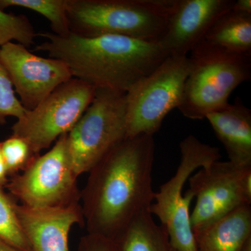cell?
Returning a JSON list of instances; mask_svg holds the SVG:
<instances>
[{
  "label": "cell",
  "instance_id": "6da1fadb",
  "mask_svg": "<svg viewBox=\"0 0 251 251\" xmlns=\"http://www.w3.org/2000/svg\"><path fill=\"white\" fill-rule=\"evenodd\" d=\"M153 135L126 138L89 172L80 205L87 233L116 242L154 201Z\"/></svg>",
  "mask_w": 251,
  "mask_h": 251
},
{
  "label": "cell",
  "instance_id": "7a4b0ae2",
  "mask_svg": "<svg viewBox=\"0 0 251 251\" xmlns=\"http://www.w3.org/2000/svg\"><path fill=\"white\" fill-rule=\"evenodd\" d=\"M46 40L33 51L65 63L72 77L93 86L126 93L169 57L160 42L128 36L82 37L37 33Z\"/></svg>",
  "mask_w": 251,
  "mask_h": 251
},
{
  "label": "cell",
  "instance_id": "3957f363",
  "mask_svg": "<svg viewBox=\"0 0 251 251\" xmlns=\"http://www.w3.org/2000/svg\"><path fill=\"white\" fill-rule=\"evenodd\" d=\"M176 0H69L71 33L82 37L128 36L160 42Z\"/></svg>",
  "mask_w": 251,
  "mask_h": 251
},
{
  "label": "cell",
  "instance_id": "277c9868",
  "mask_svg": "<svg viewBox=\"0 0 251 251\" xmlns=\"http://www.w3.org/2000/svg\"><path fill=\"white\" fill-rule=\"evenodd\" d=\"M189 75L178 110L202 120L224 108L234 89L251 80V54L231 52L205 40L191 51Z\"/></svg>",
  "mask_w": 251,
  "mask_h": 251
},
{
  "label": "cell",
  "instance_id": "5b68a950",
  "mask_svg": "<svg viewBox=\"0 0 251 251\" xmlns=\"http://www.w3.org/2000/svg\"><path fill=\"white\" fill-rule=\"evenodd\" d=\"M126 138V93L97 89L92 103L67 134L75 174L88 173Z\"/></svg>",
  "mask_w": 251,
  "mask_h": 251
},
{
  "label": "cell",
  "instance_id": "8992f818",
  "mask_svg": "<svg viewBox=\"0 0 251 251\" xmlns=\"http://www.w3.org/2000/svg\"><path fill=\"white\" fill-rule=\"evenodd\" d=\"M179 149L181 159L176 173L155 193L150 211L160 220L178 251H197L190 219L194 196L189 190L183 193V189L195 171L219 161L221 154L219 148L202 143L192 135L180 143Z\"/></svg>",
  "mask_w": 251,
  "mask_h": 251
},
{
  "label": "cell",
  "instance_id": "52a82bcc",
  "mask_svg": "<svg viewBox=\"0 0 251 251\" xmlns=\"http://www.w3.org/2000/svg\"><path fill=\"white\" fill-rule=\"evenodd\" d=\"M67 134L59 137L24 171L9 178L5 188L20 204L37 209L80 204L78 176L68 150Z\"/></svg>",
  "mask_w": 251,
  "mask_h": 251
},
{
  "label": "cell",
  "instance_id": "ba28073f",
  "mask_svg": "<svg viewBox=\"0 0 251 251\" xmlns=\"http://www.w3.org/2000/svg\"><path fill=\"white\" fill-rule=\"evenodd\" d=\"M190 69L188 57H168L126 93V138L159 130L166 115L179 105Z\"/></svg>",
  "mask_w": 251,
  "mask_h": 251
},
{
  "label": "cell",
  "instance_id": "9c48e42d",
  "mask_svg": "<svg viewBox=\"0 0 251 251\" xmlns=\"http://www.w3.org/2000/svg\"><path fill=\"white\" fill-rule=\"evenodd\" d=\"M97 89L72 77L59 85L34 110H27L11 127L36 155L69 133L92 103Z\"/></svg>",
  "mask_w": 251,
  "mask_h": 251
},
{
  "label": "cell",
  "instance_id": "30bf717a",
  "mask_svg": "<svg viewBox=\"0 0 251 251\" xmlns=\"http://www.w3.org/2000/svg\"><path fill=\"white\" fill-rule=\"evenodd\" d=\"M188 181V190L196 200L190 217L193 234L251 204V167L219 160L199 169Z\"/></svg>",
  "mask_w": 251,
  "mask_h": 251
},
{
  "label": "cell",
  "instance_id": "8fae6325",
  "mask_svg": "<svg viewBox=\"0 0 251 251\" xmlns=\"http://www.w3.org/2000/svg\"><path fill=\"white\" fill-rule=\"evenodd\" d=\"M0 59L26 110H34L59 85L73 77L62 61L36 55L18 43L0 48Z\"/></svg>",
  "mask_w": 251,
  "mask_h": 251
},
{
  "label": "cell",
  "instance_id": "7c38bea8",
  "mask_svg": "<svg viewBox=\"0 0 251 251\" xmlns=\"http://www.w3.org/2000/svg\"><path fill=\"white\" fill-rule=\"evenodd\" d=\"M234 0H176L160 41L169 57H187Z\"/></svg>",
  "mask_w": 251,
  "mask_h": 251
},
{
  "label": "cell",
  "instance_id": "4fadbf2b",
  "mask_svg": "<svg viewBox=\"0 0 251 251\" xmlns=\"http://www.w3.org/2000/svg\"><path fill=\"white\" fill-rule=\"evenodd\" d=\"M15 211L29 251H70L69 237L73 226L85 227L80 204L37 209L16 202Z\"/></svg>",
  "mask_w": 251,
  "mask_h": 251
},
{
  "label": "cell",
  "instance_id": "5bb4252c",
  "mask_svg": "<svg viewBox=\"0 0 251 251\" xmlns=\"http://www.w3.org/2000/svg\"><path fill=\"white\" fill-rule=\"evenodd\" d=\"M218 139L224 145L229 161L239 167H251V110L241 99L206 117Z\"/></svg>",
  "mask_w": 251,
  "mask_h": 251
},
{
  "label": "cell",
  "instance_id": "9a60e30c",
  "mask_svg": "<svg viewBox=\"0 0 251 251\" xmlns=\"http://www.w3.org/2000/svg\"><path fill=\"white\" fill-rule=\"evenodd\" d=\"M193 234L197 251H239L251 235V206H240Z\"/></svg>",
  "mask_w": 251,
  "mask_h": 251
},
{
  "label": "cell",
  "instance_id": "2e32d148",
  "mask_svg": "<svg viewBox=\"0 0 251 251\" xmlns=\"http://www.w3.org/2000/svg\"><path fill=\"white\" fill-rule=\"evenodd\" d=\"M121 251H179L150 209L142 211L115 242Z\"/></svg>",
  "mask_w": 251,
  "mask_h": 251
},
{
  "label": "cell",
  "instance_id": "e0dca14e",
  "mask_svg": "<svg viewBox=\"0 0 251 251\" xmlns=\"http://www.w3.org/2000/svg\"><path fill=\"white\" fill-rule=\"evenodd\" d=\"M204 40L231 52L251 54V14L229 10L211 26Z\"/></svg>",
  "mask_w": 251,
  "mask_h": 251
},
{
  "label": "cell",
  "instance_id": "ac0fdd59",
  "mask_svg": "<svg viewBox=\"0 0 251 251\" xmlns=\"http://www.w3.org/2000/svg\"><path fill=\"white\" fill-rule=\"evenodd\" d=\"M69 0H0V9L17 6L35 11L49 21L52 32L57 36L70 34L67 19Z\"/></svg>",
  "mask_w": 251,
  "mask_h": 251
},
{
  "label": "cell",
  "instance_id": "d6986e66",
  "mask_svg": "<svg viewBox=\"0 0 251 251\" xmlns=\"http://www.w3.org/2000/svg\"><path fill=\"white\" fill-rule=\"evenodd\" d=\"M16 203V200L0 186V239L19 251H29L15 211Z\"/></svg>",
  "mask_w": 251,
  "mask_h": 251
},
{
  "label": "cell",
  "instance_id": "ffe728a7",
  "mask_svg": "<svg viewBox=\"0 0 251 251\" xmlns=\"http://www.w3.org/2000/svg\"><path fill=\"white\" fill-rule=\"evenodd\" d=\"M37 33L24 15H16L0 9V48L16 41L29 48L34 44Z\"/></svg>",
  "mask_w": 251,
  "mask_h": 251
},
{
  "label": "cell",
  "instance_id": "44dd1931",
  "mask_svg": "<svg viewBox=\"0 0 251 251\" xmlns=\"http://www.w3.org/2000/svg\"><path fill=\"white\" fill-rule=\"evenodd\" d=\"M1 150L9 178L22 173L40 155L34 153L25 140L14 135L1 142Z\"/></svg>",
  "mask_w": 251,
  "mask_h": 251
},
{
  "label": "cell",
  "instance_id": "7402d4cb",
  "mask_svg": "<svg viewBox=\"0 0 251 251\" xmlns=\"http://www.w3.org/2000/svg\"><path fill=\"white\" fill-rule=\"evenodd\" d=\"M27 110L16 97L9 74L0 59V125L6 124V118H22Z\"/></svg>",
  "mask_w": 251,
  "mask_h": 251
},
{
  "label": "cell",
  "instance_id": "603a6c76",
  "mask_svg": "<svg viewBox=\"0 0 251 251\" xmlns=\"http://www.w3.org/2000/svg\"><path fill=\"white\" fill-rule=\"evenodd\" d=\"M77 251H121L118 244L108 238L87 233L80 238Z\"/></svg>",
  "mask_w": 251,
  "mask_h": 251
},
{
  "label": "cell",
  "instance_id": "cb8c5ba5",
  "mask_svg": "<svg viewBox=\"0 0 251 251\" xmlns=\"http://www.w3.org/2000/svg\"><path fill=\"white\" fill-rule=\"evenodd\" d=\"M9 176L6 171V166L3 158L1 150V142H0V186L5 188L9 181Z\"/></svg>",
  "mask_w": 251,
  "mask_h": 251
},
{
  "label": "cell",
  "instance_id": "d4e9b609",
  "mask_svg": "<svg viewBox=\"0 0 251 251\" xmlns=\"http://www.w3.org/2000/svg\"><path fill=\"white\" fill-rule=\"evenodd\" d=\"M232 9L239 12L251 14V0H237L234 1Z\"/></svg>",
  "mask_w": 251,
  "mask_h": 251
},
{
  "label": "cell",
  "instance_id": "484cf974",
  "mask_svg": "<svg viewBox=\"0 0 251 251\" xmlns=\"http://www.w3.org/2000/svg\"><path fill=\"white\" fill-rule=\"evenodd\" d=\"M0 251H21L0 239Z\"/></svg>",
  "mask_w": 251,
  "mask_h": 251
},
{
  "label": "cell",
  "instance_id": "4316f807",
  "mask_svg": "<svg viewBox=\"0 0 251 251\" xmlns=\"http://www.w3.org/2000/svg\"><path fill=\"white\" fill-rule=\"evenodd\" d=\"M239 251H251V235L246 239Z\"/></svg>",
  "mask_w": 251,
  "mask_h": 251
}]
</instances>
